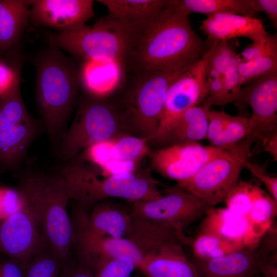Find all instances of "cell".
Wrapping results in <instances>:
<instances>
[{
	"label": "cell",
	"instance_id": "7c38bea8",
	"mask_svg": "<svg viewBox=\"0 0 277 277\" xmlns=\"http://www.w3.org/2000/svg\"><path fill=\"white\" fill-rule=\"evenodd\" d=\"M211 208L195 196L173 186L162 191L159 198L132 203L131 212L173 229L188 245L190 240L185 235V229L204 216Z\"/></svg>",
	"mask_w": 277,
	"mask_h": 277
},
{
	"label": "cell",
	"instance_id": "e575fe53",
	"mask_svg": "<svg viewBox=\"0 0 277 277\" xmlns=\"http://www.w3.org/2000/svg\"><path fill=\"white\" fill-rule=\"evenodd\" d=\"M252 184L239 180L225 199L226 208L240 216H248L252 206Z\"/></svg>",
	"mask_w": 277,
	"mask_h": 277
},
{
	"label": "cell",
	"instance_id": "cb8c5ba5",
	"mask_svg": "<svg viewBox=\"0 0 277 277\" xmlns=\"http://www.w3.org/2000/svg\"><path fill=\"white\" fill-rule=\"evenodd\" d=\"M30 0H0V53L18 43L29 21Z\"/></svg>",
	"mask_w": 277,
	"mask_h": 277
},
{
	"label": "cell",
	"instance_id": "2e32d148",
	"mask_svg": "<svg viewBox=\"0 0 277 277\" xmlns=\"http://www.w3.org/2000/svg\"><path fill=\"white\" fill-rule=\"evenodd\" d=\"M238 101L244 102L252 110L251 131L247 137L254 143H263L277 133V71L246 83Z\"/></svg>",
	"mask_w": 277,
	"mask_h": 277
},
{
	"label": "cell",
	"instance_id": "6da1fadb",
	"mask_svg": "<svg viewBox=\"0 0 277 277\" xmlns=\"http://www.w3.org/2000/svg\"><path fill=\"white\" fill-rule=\"evenodd\" d=\"M177 0H169L159 18L141 36L126 62L129 74L186 68L207 51Z\"/></svg>",
	"mask_w": 277,
	"mask_h": 277
},
{
	"label": "cell",
	"instance_id": "ba28073f",
	"mask_svg": "<svg viewBox=\"0 0 277 277\" xmlns=\"http://www.w3.org/2000/svg\"><path fill=\"white\" fill-rule=\"evenodd\" d=\"M45 131L41 120L28 111L21 92V71L0 95V172H17L32 143Z\"/></svg>",
	"mask_w": 277,
	"mask_h": 277
},
{
	"label": "cell",
	"instance_id": "83f0119b",
	"mask_svg": "<svg viewBox=\"0 0 277 277\" xmlns=\"http://www.w3.org/2000/svg\"><path fill=\"white\" fill-rule=\"evenodd\" d=\"M252 193V206L247 217L253 232L261 238L271 227V222L276 215L277 201L261 188L253 185Z\"/></svg>",
	"mask_w": 277,
	"mask_h": 277
},
{
	"label": "cell",
	"instance_id": "4dcf8cb0",
	"mask_svg": "<svg viewBox=\"0 0 277 277\" xmlns=\"http://www.w3.org/2000/svg\"><path fill=\"white\" fill-rule=\"evenodd\" d=\"M64 265L47 246L36 253L26 265L25 277H58Z\"/></svg>",
	"mask_w": 277,
	"mask_h": 277
},
{
	"label": "cell",
	"instance_id": "b9f144b4",
	"mask_svg": "<svg viewBox=\"0 0 277 277\" xmlns=\"http://www.w3.org/2000/svg\"><path fill=\"white\" fill-rule=\"evenodd\" d=\"M20 67H12L0 60V95L11 86Z\"/></svg>",
	"mask_w": 277,
	"mask_h": 277
},
{
	"label": "cell",
	"instance_id": "8992f818",
	"mask_svg": "<svg viewBox=\"0 0 277 277\" xmlns=\"http://www.w3.org/2000/svg\"><path fill=\"white\" fill-rule=\"evenodd\" d=\"M49 41L51 46L83 61H117L126 64L137 37L108 14L92 26L85 24L51 34Z\"/></svg>",
	"mask_w": 277,
	"mask_h": 277
},
{
	"label": "cell",
	"instance_id": "7bdbcfd3",
	"mask_svg": "<svg viewBox=\"0 0 277 277\" xmlns=\"http://www.w3.org/2000/svg\"><path fill=\"white\" fill-rule=\"evenodd\" d=\"M58 277H95V275L83 265L78 263L74 266L70 263L63 267Z\"/></svg>",
	"mask_w": 277,
	"mask_h": 277
},
{
	"label": "cell",
	"instance_id": "8d00e7d4",
	"mask_svg": "<svg viewBox=\"0 0 277 277\" xmlns=\"http://www.w3.org/2000/svg\"><path fill=\"white\" fill-rule=\"evenodd\" d=\"M229 114L224 110H210L208 112V125L206 139L211 145L223 133Z\"/></svg>",
	"mask_w": 277,
	"mask_h": 277
},
{
	"label": "cell",
	"instance_id": "74e56055",
	"mask_svg": "<svg viewBox=\"0 0 277 277\" xmlns=\"http://www.w3.org/2000/svg\"><path fill=\"white\" fill-rule=\"evenodd\" d=\"M141 162L114 160L96 167L104 174L117 175L133 173L140 168Z\"/></svg>",
	"mask_w": 277,
	"mask_h": 277
},
{
	"label": "cell",
	"instance_id": "9a60e30c",
	"mask_svg": "<svg viewBox=\"0 0 277 277\" xmlns=\"http://www.w3.org/2000/svg\"><path fill=\"white\" fill-rule=\"evenodd\" d=\"M222 149L199 142L171 144L152 149L149 155L150 168L177 182L192 177Z\"/></svg>",
	"mask_w": 277,
	"mask_h": 277
},
{
	"label": "cell",
	"instance_id": "52a82bcc",
	"mask_svg": "<svg viewBox=\"0 0 277 277\" xmlns=\"http://www.w3.org/2000/svg\"><path fill=\"white\" fill-rule=\"evenodd\" d=\"M123 134H129L114 99L83 92L80 96L73 122L57 146V154L63 162H66L93 144Z\"/></svg>",
	"mask_w": 277,
	"mask_h": 277
},
{
	"label": "cell",
	"instance_id": "7a4b0ae2",
	"mask_svg": "<svg viewBox=\"0 0 277 277\" xmlns=\"http://www.w3.org/2000/svg\"><path fill=\"white\" fill-rule=\"evenodd\" d=\"M35 68L41 121L50 142L57 147L80 96L79 67L61 50L50 46L39 53Z\"/></svg>",
	"mask_w": 277,
	"mask_h": 277
},
{
	"label": "cell",
	"instance_id": "d590c367",
	"mask_svg": "<svg viewBox=\"0 0 277 277\" xmlns=\"http://www.w3.org/2000/svg\"><path fill=\"white\" fill-rule=\"evenodd\" d=\"M240 61L254 60L267 56H277V35L267 32L260 38L252 42L240 54Z\"/></svg>",
	"mask_w": 277,
	"mask_h": 277
},
{
	"label": "cell",
	"instance_id": "9c48e42d",
	"mask_svg": "<svg viewBox=\"0 0 277 277\" xmlns=\"http://www.w3.org/2000/svg\"><path fill=\"white\" fill-rule=\"evenodd\" d=\"M276 243L271 227L254 244L212 259H190L200 277H265L277 263Z\"/></svg>",
	"mask_w": 277,
	"mask_h": 277
},
{
	"label": "cell",
	"instance_id": "d6986e66",
	"mask_svg": "<svg viewBox=\"0 0 277 277\" xmlns=\"http://www.w3.org/2000/svg\"><path fill=\"white\" fill-rule=\"evenodd\" d=\"M79 69L83 92L97 97H111L127 78L126 64L122 62L86 60Z\"/></svg>",
	"mask_w": 277,
	"mask_h": 277
},
{
	"label": "cell",
	"instance_id": "4fadbf2b",
	"mask_svg": "<svg viewBox=\"0 0 277 277\" xmlns=\"http://www.w3.org/2000/svg\"><path fill=\"white\" fill-rule=\"evenodd\" d=\"M248 158L224 149L208 161L192 177L174 186L211 207L224 202L240 180L243 161Z\"/></svg>",
	"mask_w": 277,
	"mask_h": 277
},
{
	"label": "cell",
	"instance_id": "3957f363",
	"mask_svg": "<svg viewBox=\"0 0 277 277\" xmlns=\"http://www.w3.org/2000/svg\"><path fill=\"white\" fill-rule=\"evenodd\" d=\"M56 173L64 180L70 200L86 211L108 199H122L132 203L162 195L150 167L129 174L106 175L95 166L74 158L63 162Z\"/></svg>",
	"mask_w": 277,
	"mask_h": 277
},
{
	"label": "cell",
	"instance_id": "f35d334b",
	"mask_svg": "<svg viewBox=\"0 0 277 277\" xmlns=\"http://www.w3.org/2000/svg\"><path fill=\"white\" fill-rule=\"evenodd\" d=\"M244 168H247L254 176L262 182L267 188L270 195L277 201V177L269 174L263 166L251 163L248 159L243 161Z\"/></svg>",
	"mask_w": 277,
	"mask_h": 277
},
{
	"label": "cell",
	"instance_id": "f6af8a7d",
	"mask_svg": "<svg viewBox=\"0 0 277 277\" xmlns=\"http://www.w3.org/2000/svg\"><path fill=\"white\" fill-rule=\"evenodd\" d=\"M2 173L0 172V175H2Z\"/></svg>",
	"mask_w": 277,
	"mask_h": 277
},
{
	"label": "cell",
	"instance_id": "484cf974",
	"mask_svg": "<svg viewBox=\"0 0 277 277\" xmlns=\"http://www.w3.org/2000/svg\"><path fill=\"white\" fill-rule=\"evenodd\" d=\"M210 109L208 106L200 105L186 111L173 125L166 146L206 139Z\"/></svg>",
	"mask_w": 277,
	"mask_h": 277
},
{
	"label": "cell",
	"instance_id": "836d02e7",
	"mask_svg": "<svg viewBox=\"0 0 277 277\" xmlns=\"http://www.w3.org/2000/svg\"><path fill=\"white\" fill-rule=\"evenodd\" d=\"M238 70L242 85L277 71V56H267L249 61H239Z\"/></svg>",
	"mask_w": 277,
	"mask_h": 277
},
{
	"label": "cell",
	"instance_id": "f546056e",
	"mask_svg": "<svg viewBox=\"0 0 277 277\" xmlns=\"http://www.w3.org/2000/svg\"><path fill=\"white\" fill-rule=\"evenodd\" d=\"M190 243L192 256L202 260L220 257L243 248L207 233L200 232L193 241H190Z\"/></svg>",
	"mask_w": 277,
	"mask_h": 277
},
{
	"label": "cell",
	"instance_id": "d6a6232c",
	"mask_svg": "<svg viewBox=\"0 0 277 277\" xmlns=\"http://www.w3.org/2000/svg\"><path fill=\"white\" fill-rule=\"evenodd\" d=\"M136 269L137 265L133 259L120 256L100 262L93 273L95 277H131Z\"/></svg>",
	"mask_w": 277,
	"mask_h": 277
},
{
	"label": "cell",
	"instance_id": "ab89813d",
	"mask_svg": "<svg viewBox=\"0 0 277 277\" xmlns=\"http://www.w3.org/2000/svg\"><path fill=\"white\" fill-rule=\"evenodd\" d=\"M255 13L264 12L270 20L271 26L277 29V1L276 0H251Z\"/></svg>",
	"mask_w": 277,
	"mask_h": 277
},
{
	"label": "cell",
	"instance_id": "e0dca14e",
	"mask_svg": "<svg viewBox=\"0 0 277 277\" xmlns=\"http://www.w3.org/2000/svg\"><path fill=\"white\" fill-rule=\"evenodd\" d=\"M92 0H31L30 21L34 25L70 30L95 16Z\"/></svg>",
	"mask_w": 277,
	"mask_h": 277
},
{
	"label": "cell",
	"instance_id": "f1b7e54d",
	"mask_svg": "<svg viewBox=\"0 0 277 277\" xmlns=\"http://www.w3.org/2000/svg\"><path fill=\"white\" fill-rule=\"evenodd\" d=\"M110 160L141 162L151 149L147 139L130 134L120 135L108 140Z\"/></svg>",
	"mask_w": 277,
	"mask_h": 277
},
{
	"label": "cell",
	"instance_id": "d4e9b609",
	"mask_svg": "<svg viewBox=\"0 0 277 277\" xmlns=\"http://www.w3.org/2000/svg\"><path fill=\"white\" fill-rule=\"evenodd\" d=\"M209 51L208 64L222 71L229 103L238 101L242 88L238 70L239 54L228 41L215 42Z\"/></svg>",
	"mask_w": 277,
	"mask_h": 277
},
{
	"label": "cell",
	"instance_id": "44dd1931",
	"mask_svg": "<svg viewBox=\"0 0 277 277\" xmlns=\"http://www.w3.org/2000/svg\"><path fill=\"white\" fill-rule=\"evenodd\" d=\"M108 15L141 36L160 16L169 0H98ZM137 39V41H138Z\"/></svg>",
	"mask_w": 277,
	"mask_h": 277
},
{
	"label": "cell",
	"instance_id": "30bf717a",
	"mask_svg": "<svg viewBox=\"0 0 277 277\" xmlns=\"http://www.w3.org/2000/svg\"><path fill=\"white\" fill-rule=\"evenodd\" d=\"M21 202L17 209L0 221V253L26 266L38 251L48 246L36 207L22 186L17 188Z\"/></svg>",
	"mask_w": 277,
	"mask_h": 277
},
{
	"label": "cell",
	"instance_id": "ffe728a7",
	"mask_svg": "<svg viewBox=\"0 0 277 277\" xmlns=\"http://www.w3.org/2000/svg\"><path fill=\"white\" fill-rule=\"evenodd\" d=\"M201 23L200 29L211 43L242 37L253 42L267 32L263 21L252 16L215 13L207 15Z\"/></svg>",
	"mask_w": 277,
	"mask_h": 277
},
{
	"label": "cell",
	"instance_id": "60d3db41",
	"mask_svg": "<svg viewBox=\"0 0 277 277\" xmlns=\"http://www.w3.org/2000/svg\"><path fill=\"white\" fill-rule=\"evenodd\" d=\"M0 258V277H25L26 266L8 258Z\"/></svg>",
	"mask_w": 277,
	"mask_h": 277
},
{
	"label": "cell",
	"instance_id": "1f68e13d",
	"mask_svg": "<svg viewBox=\"0 0 277 277\" xmlns=\"http://www.w3.org/2000/svg\"><path fill=\"white\" fill-rule=\"evenodd\" d=\"M251 131L249 117L230 115L221 136L209 145L224 149L230 148L249 136Z\"/></svg>",
	"mask_w": 277,
	"mask_h": 277
},
{
	"label": "cell",
	"instance_id": "5bb4252c",
	"mask_svg": "<svg viewBox=\"0 0 277 277\" xmlns=\"http://www.w3.org/2000/svg\"><path fill=\"white\" fill-rule=\"evenodd\" d=\"M73 226L72 249L78 256L79 263L94 270L100 262L120 256L133 259L138 266L146 256L140 241L133 235L114 238L99 235L91 231L85 220V211L75 209L71 219Z\"/></svg>",
	"mask_w": 277,
	"mask_h": 277
},
{
	"label": "cell",
	"instance_id": "5b68a950",
	"mask_svg": "<svg viewBox=\"0 0 277 277\" xmlns=\"http://www.w3.org/2000/svg\"><path fill=\"white\" fill-rule=\"evenodd\" d=\"M186 68L132 74L131 81L126 78L111 97L121 111L129 134L147 139L149 143L152 140L160 125L167 91Z\"/></svg>",
	"mask_w": 277,
	"mask_h": 277
},
{
	"label": "cell",
	"instance_id": "ee69618b",
	"mask_svg": "<svg viewBox=\"0 0 277 277\" xmlns=\"http://www.w3.org/2000/svg\"><path fill=\"white\" fill-rule=\"evenodd\" d=\"M265 151L268 152L273 158L277 160V133L274 134L262 143Z\"/></svg>",
	"mask_w": 277,
	"mask_h": 277
},
{
	"label": "cell",
	"instance_id": "603a6c76",
	"mask_svg": "<svg viewBox=\"0 0 277 277\" xmlns=\"http://www.w3.org/2000/svg\"><path fill=\"white\" fill-rule=\"evenodd\" d=\"M88 228L99 235L114 238L129 236L133 229V215L122 207L102 201L93 207L91 213H85Z\"/></svg>",
	"mask_w": 277,
	"mask_h": 277
},
{
	"label": "cell",
	"instance_id": "4316f807",
	"mask_svg": "<svg viewBox=\"0 0 277 277\" xmlns=\"http://www.w3.org/2000/svg\"><path fill=\"white\" fill-rule=\"evenodd\" d=\"M189 15L192 13L208 15L220 13L252 16L255 13L251 0H177Z\"/></svg>",
	"mask_w": 277,
	"mask_h": 277
},
{
	"label": "cell",
	"instance_id": "8fae6325",
	"mask_svg": "<svg viewBox=\"0 0 277 277\" xmlns=\"http://www.w3.org/2000/svg\"><path fill=\"white\" fill-rule=\"evenodd\" d=\"M208 49L203 57L182 72L168 88L157 132L149 142L156 148L165 146L171 129L189 109L200 105L207 95L206 70Z\"/></svg>",
	"mask_w": 277,
	"mask_h": 277
},
{
	"label": "cell",
	"instance_id": "ac0fdd59",
	"mask_svg": "<svg viewBox=\"0 0 277 277\" xmlns=\"http://www.w3.org/2000/svg\"><path fill=\"white\" fill-rule=\"evenodd\" d=\"M185 245L176 236L145 256L137 269L146 277H200L194 264L185 252Z\"/></svg>",
	"mask_w": 277,
	"mask_h": 277
},
{
	"label": "cell",
	"instance_id": "277c9868",
	"mask_svg": "<svg viewBox=\"0 0 277 277\" xmlns=\"http://www.w3.org/2000/svg\"><path fill=\"white\" fill-rule=\"evenodd\" d=\"M18 184L35 202L44 238L64 266L70 263L73 226L67 206L70 200L66 185L57 173L22 171Z\"/></svg>",
	"mask_w": 277,
	"mask_h": 277
},
{
	"label": "cell",
	"instance_id": "7402d4cb",
	"mask_svg": "<svg viewBox=\"0 0 277 277\" xmlns=\"http://www.w3.org/2000/svg\"><path fill=\"white\" fill-rule=\"evenodd\" d=\"M200 232L217 236L242 248L251 245L250 236L256 241L260 238L253 232L247 216L238 215L224 208H210L204 216Z\"/></svg>",
	"mask_w": 277,
	"mask_h": 277
}]
</instances>
